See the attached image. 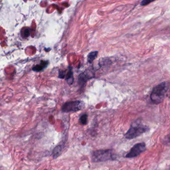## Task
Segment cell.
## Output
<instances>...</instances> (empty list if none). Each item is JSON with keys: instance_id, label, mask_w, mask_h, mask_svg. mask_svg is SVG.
<instances>
[{"instance_id": "cell-3", "label": "cell", "mask_w": 170, "mask_h": 170, "mask_svg": "<svg viewBox=\"0 0 170 170\" xmlns=\"http://www.w3.org/2000/svg\"><path fill=\"white\" fill-rule=\"evenodd\" d=\"M148 127L141 125H132L130 129L126 133L125 136L126 138L132 139L138 137L142 134L148 130Z\"/></svg>"}, {"instance_id": "cell-8", "label": "cell", "mask_w": 170, "mask_h": 170, "mask_svg": "<svg viewBox=\"0 0 170 170\" xmlns=\"http://www.w3.org/2000/svg\"><path fill=\"white\" fill-rule=\"evenodd\" d=\"M66 80L67 82H68L69 84H72L73 83V73L72 72L71 69L69 70V72L67 75V78H66Z\"/></svg>"}, {"instance_id": "cell-10", "label": "cell", "mask_w": 170, "mask_h": 170, "mask_svg": "<svg viewBox=\"0 0 170 170\" xmlns=\"http://www.w3.org/2000/svg\"><path fill=\"white\" fill-rule=\"evenodd\" d=\"M24 34L25 37H29L30 35V33L29 29H25V30H24Z\"/></svg>"}, {"instance_id": "cell-12", "label": "cell", "mask_w": 170, "mask_h": 170, "mask_svg": "<svg viewBox=\"0 0 170 170\" xmlns=\"http://www.w3.org/2000/svg\"><path fill=\"white\" fill-rule=\"evenodd\" d=\"M152 1H147V0H146V1H143L141 2V5H142V6H145V5H147V4H149Z\"/></svg>"}, {"instance_id": "cell-2", "label": "cell", "mask_w": 170, "mask_h": 170, "mask_svg": "<svg viewBox=\"0 0 170 170\" xmlns=\"http://www.w3.org/2000/svg\"><path fill=\"white\" fill-rule=\"evenodd\" d=\"M113 152L111 150H97L91 154V160L93 162H101L113 159Z\"/></svg>"}, {"instance_id": "cell-1", "label": "cell", "mask_w": 170, "mask_h": 170, "mask_svg": "<svg viewBox=\"0 0 170 170\" xmlns=\"http://www.w3.org/2000/svg\"><path fill=\"white\" fill-rule=\"evenodd\" d=\"M169 88L170 83L166 81L155 87L150 96L152 101L156 104L161 103L164 100Z\"/></svg>"}, {"instance_id": "cell-7", "label": "cell", "mask_w": 170, "mask_h": 170, "mask_svg": "<svg viewBox=\"0 0 170 170\" xmlns=\"http://www.w3.org/2000/svg\"><path fill=\"white\" fill-rule=\"evenodd\" d=\"M47 64H48V61H46V62L44 61L43 64H40L35 65V67H33V71H35V72H40V71L43 70L45 67H46Z\"/></svg>"}, {"instance_id": "cell-4", "label": "cell", "mask_w": 170, "mask_h": 170, "mask_svg": "<svg viewBox=\"0 0 170 170\" xmlns=\"http://www.w3.org/2000/svg\"><path fill=\"white\" fill-rule=\"evenodd\" d=\"M84 102L80 100L67 102L64 104L61 108V110L64 112H76L81 110L84 108Z\"/></svg>"}, {"instance_id": "cell-9", "label": "cell", "mask_w": 170, "mask_h": 170, "mask_svg": "<svg viewBox=\"0 0 170 170\" xmlns=\"http://www.w3.org/2000/svg\"><path fill=\"white\" fill-rule=\"evenodd\" d=\"M88 115L83 114L81 115L80 117V122L82 125H86L88 123Z\"/></svg>"}, {"instance_id": "cell-6", "label": "cell", "mask_w": 170, "mask_h": 170, "mask_svg": "<svg viewBox=\"0 0 170 170\" xmlns=\"http://www.w3.org/2000/svg\"><path fill=\"white\" fill-rule=\"evenodd\" d=\"M97 54H98V51H94L89 53L88 55V61L90 64H91L94 59L97 57Z\"/></svg>"}, {"instance_id": "cell-11", "label": "cell", "mask_w": 170, "mask_h": 170, "mask_svg": "<svg viewBox=\"0 0 170 170\" xmlns=\"http://www.w3.org/2000/svg\"><path fill=\"white\" fill-rule=\"evenodd\" d=\"M65 75V72L59 71V77L61 78H64Z\"/></svg>"}, {"instance_id": "cell-5", "label": "cell", "mask_w": 170, "mask_h": 170, "mask_svg": "<svg viewBox=\"0 0 170 170\" xmlns=\"http://www.w3.org/2000/svg\"><path fill=\"white\" fill-rule=\"evenodd\" d=\"M146 150V145L144 143H137L135 144L126 156L128 158H134L138 156Z\"/></svg>"}]
</instances>
